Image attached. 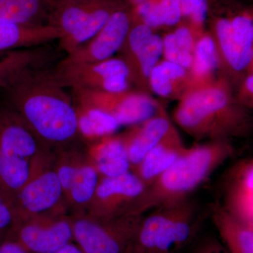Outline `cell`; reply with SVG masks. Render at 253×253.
<instances>
[{"instance_id":"1","label":"cell","mask_w":253,"mask_h":253,"mask_svg":"<svg viewBox=\"0 0 253 253\" xmlns=\"http://www.w3.org/2000/svg\"><path fill=\"white\" fill-rule=\"evenodd\" d=\"M53 66L28 70L2 91L4 104L47 151H63L75 146L83 136L72 96L55 81Z\"/></svg>"},{"instance_id":"2","label":"cell","mask_w":253,"mask_h":253,"mask_svg":"<svg viewBox=\"0 0 253 253\" xmlns=\"http://www.w3.org/2000/svg\"><path fill=\"white\" fill-rule=\"evenodd\" d=\"M173 121L196 141L246 137L253 125L250 110L236 101L232 83L224 76L186 92L174 109Z\"/></svg>"},{"instance_id":"3","label":"cell","mask_w":253,"mask_h":253,"mask_svg":"<svg viewBox=\"0 0 253 253\" xmlns=\"http://www.w3.org/2000/svg\"><path fill=\"white\" fill-rule=\"evenodd\" d=\"M236 154L229 140L195 144L148 187L136 204L134 214L174 204L191 196L217 168Z\"/></svg>"},{"instance_id":"4","label":"cell","mask_w":253,"mask_h":253,"mask_svg":"<svg viewBox=\"0 0 253 253\" xmlns=\"http://www.w3.org/2000/svg\"><path fill=\"white\" fill-rule=\"evenodd\" d=\"M143 216L130 253H176L194 241L210 208H202L191 196L152 209Z\"/></svg>"},{"instance_id":"5","label":"cell","mask_w":253,"mask_h":253,"mask_svg":"<svg viewBox=\"0 0 253 253\" xmlns=\"http://www.w3.org/2000/svg\"><path fill=\"white\" fill-rule=\"evenodd\" d=\"M47 151L14 110L0 106V195L10 206Z\"/></svg>"},{"instance_id":"6","label":"cell","mask_w":253,"mask_h":253,"mask_svg":"<svg viewBox=\"0 0 253 253\" xmlns=\"http://www.w3.org/2000/svg\"><path fill=\"white\" fill-rule=\"evenodd\" d=\"M127 6L125 0H59L53 2L48 25L61 31L59 47L67 55L95 36L113 13Z\"/></svg>"},{"instance_id":"7","label":"cell","mask_w":253,"mask_h":253,"mask_svg":"<svg viewBox=\"0 0 253 253\" xmlns=\"http://www.w3.org/2000/svg\"><path fill=\"white\" fill-rule=\"evenodd\" d=\"M211 27L221 68L239 78L253 71V9L239 8L222 15H213Z\"/></svg>"},{"instance_id":"8","label":"cell","mask_w":253,"mask_h":253,"mask_svg":"<svg viewBox=\"0 0 253 253\" xmlns=\"http://www.w3.org/2000/svg\"><path fill=\"white\" fill-rule=\"evenodd\" d=\"M144 214L99 217L83 214L71 219L73 241L83 253H130Z\"/></svg>"},{"instance_id":"9","label":"cell","mask_w":253,"mask_h":253,"mask_svg":"<svg viewBox=\"0 0 253 253\" xmlns=\"http://www.w3.org/2000/svg\"><path fill=\"white\" fill-rule=\"evenodd\" d=\"M51 71L58 84L66 89L121 92L132 85L127 65L120 56L96 63H71L63 59Z\"/></svg>"},{"instance_id":"10","label":"cell","mask_w":253,"mask_h":253,"mask_svg":"<svg viewBox=\"0 0 253 253\" xmlns=\"http://www.w3.org/2000/svg\"><path fill=\"white\" fill-rule=\"evenodd\" d=\"M75 106L99 110L114 118L120 126H134L152 117L162 104L140 90L121 92L71 89Z\"/></svg>"},{"instance_id":"11","label":"cell","mask_w":253,"mask_h":253,"mask_svg":"<svg viewBox=\"0 0 253 253\" xmlns=\"http://www.w3.org/2000/svg\"><path fill=\"white\" fill-rule=\"evenodd\" d=\"M146 186L129 171L116 176H100L97 188L86 213L99 217L134 214L136 204Z\"/></svg>"},{"instance_id":"12","label":"cell","mask_w":253,"mask_h":253,"mask_svg":"<svg viewBox=\"0 0 253 253\" xmlns=\"http://www.w3.org/2000/svg\"><path fill=\"white\" fill-rule=\"evenodd\" d=\"M6 239L14 240L29 253H48L73 242L70 219L43 216L14 221L6 233Z\"/></svg>"},{"instance_id":"13","label":"cell","mask_w":253,"mask_h":253,"mask_svg":"<svg viewBox=\"0 0 253 253\" xmlns=\"http://www.w3.org/2000/svg\"><path fill=\"white\" fill-rule=\"evenodd\" d=\"M217 201L241 222L253 228V159L236 161L224 172L218 186Z\"/></svg>"},{"instance_id":"14","label":"cell","mask_w":253,"mask_h":253,"mask_svg":"<svg viewBox=\"0 0 253 253\" xmlns=\"http://www.w3.org/2000/svg\"><path fill=\"white\" fill-rule=\"evenodd\" d=\"M63 199L62 186L56 170L40 169L18 191L11 203L14 221L43 217Z\"/></svg>"},{"instance_id":"15","label":"cell","mask_w":253,"mask_h":253,"mask_svg":"<svg viewBox=\"0 0 253 253\" xmlns=\"http://www.w3.org/2000/svg\"><path fill=\"white\" fill-rule=\"evenodd\" d=\"M132 24L130 6L118 10L95 36L63 59L71 63H96L114 57L124 44Z\"/></svg>"},{"instance_id":"16","label":"cell","mask_w":253,"mask_h":253,"mask_svg":"<svg viewBox=\"0 0 253 253\" xmlns=\"http://www.w3.org/2000/svg\"><path fill=\"white\" fill-rule=\"evenodd\" d=\"M174 126L172 119L162 105L152 117L131 126L129 130L121 134L130 163V170Z\"/></svg>"},{"instance_id":"17","label":"cell","mask_w":253,"mask_h":253,"mask_svg":"<svg viewBox=\"0 0 253 253\" xmlns=\"http://www.w3.org/2000/svg\"><path fill=\"white\" fill-rule=\"evenodd\" d=\"M54 169L62 186L63 197L70 204L86 210L94 197L101 176L89 160L82 164L59 163Z\"/></svg>"},{"instance_id":"18","label":"cell","mask_w":253,"mask_h":253,"mask_svg":"<svg viewBox=\"0 0 253 253\" xmlns=\"http://www.w3.org/2000/svg\"><path fill=\"white\" fill-rule=\"evenodd\" d=\"M185 147L175 126L148 153L131 172L148 187L186 152Z\"/></svg>"},{"instance_id":"19","label":"cell","mask_w":253,"mask_h":253,"mask_svg":"<svg viewBox=\"0 0 253 253\" xmlns=\"http://www.w3.org/2000/svg\"><path fill=\"white\" fill-rule=\"evenodd\" d=\"M54 49L41 45L5 51L0 58V89H4L12 82L28 70L56 64Z\"/></svg>"},{"instance_id":"20","label":"cell","mask_w":253,"mask_h":253,"mask_svg":"<svg viewBox=\"0 0 253 253\" xmlns=\"http://www.w3.org/2000/svg\"><path fill=\"white\" fill-rule=\"evenodd\" d=\"M220 68V59L215 42L211 33L206 31L196 41L192 62L188 70L187 91L212 84L219 77L217 75Z\"/></svg>"},{"instance_id":"21","label":"cell","mask_w":253,"mask_h":253,"mask_svg":"<svg viewBox=\"0 0 253 253\" xmlns=\"http://www.w3.org/2000/svg\"><path fill=\"white\" fill-rule=\"evenodd\" d=\"M61 31L53 26H28L0 21V53L26 49L59 41Z\"/></svg>"},{"instance_id":"22","label":"cell","mask_w":253,"mask_h":253,"mask_svg":"<svg viewBox=\"0 0 253 253\" xmlns=\"http://www.w3.org/2000/svg\"><path fill=\"white\" fill-rule=\"evenodd\" d=\"M209 208L210 216L228 252L253 253V228L226 212L217 200Z\"/></svg>"},{"instance_id":"23","label":"cell","mask_w":253,"mask_h":253,"mask_svg":"<svg viewBox=\"0 0 253 253\" xmlns=\"http://www.w3.org/2000/svg\"><path fill=\"white\" fill-rule=\"evenodd\" d=\"M89 161L101 176H116L130 171V163L122 135L104 136L94 141Z\"/></svg>"},{"instance_id":"24","label":"cell","mask_w":253,"mask_h":253,"mask_svg":"<svg viewBox=\"0 0 253 253\" xmlns=\"http://www.w3.org/2000/svg\"><path fill=\"white\" fill-rule=\"evenodd\" d=\"M150 91L164 99H179L189 88L188 71L179 65L161 60L149 78Z\"/></svg>"},{"instance_id":"25","label":"cell","mask_w":253,"mask_h":253,"mask_svg":"<svg viewBox=\"0 0 253 253\" xmlns=\"http://www.w3.org/2000/svg\"><path fill=\"white\" fill-rule=\"evenodd\" d=\"M133 23H143L154 31L176 27L182 22L178 0H147L130 7Z\"/></svg>"},{"instance_id":"26","label":"cell","mask_w":253,"mask_h":253,"mask_svg":"<svg viewBox=\"0 0 253 253\" xmlns=\"http://www.w3.org/2000/svg\"><path fill=\"white\" fill-rule=\"evenodd\" d=\"M53 0H0V21L28 26H47Z\"/></svg>"},{"instance_id":"27","label":"cell","mask_w":253,"mask_h":253,"mask_svg":"<svg viewBox=\"0 0 253 253\" xmlns=\"http://www.w3.org/2000/svg\"><path fill=\"white\" fill-rule=\"evenodd\" d=\"M163 37L154 33L140 49L127 57L122 58L130 73L131 84L149 94V78L156 65L163 56Z\"/></svg>"},{"instance_id":"28","label":"cell","mask_w":253,"mask_h":253,"mask_svg":"<svg viewBox=\"0 0 253 253\" xmlns=\"http://www.w3.org/2000/svg\"><path fill=\"white\" fill-rule=\"evenodd\" d=\"M196 42L187 23H179L163 37V60L179 65L188 71L192 62Z\"/></svg>"},{"instance_id":"29","label":"cell","mask_w":253,"mask_h":253,"mask_svg":"<svg viewBox=\"0 0 253 253\" xmlns=\"http://www.w3.org/2000/svg\"><path fill=\"white\" fill-rule=\"evenodd\" d=\"M75 107L83 138L96 141L104 136L114 134L121 126L114 118L99 110L85 106Z\"/></svg>"},{"instance_id":"30","label":"cell","mask_w":253,"mask_h":253,"mask_svg":"<svg viewBox=\"0 0 253 253\" xmlns=\"http://www.w3.org/2000/svg\"><path fill=\"white\" fill-rule=\"evenodd\" d=\"M208 0L189 1V14L186 23L189 26L196 41L206 31L205 28L208 16Z\"/></svg>"},{"instance_id":"31","label":"cell","mask_w":253,"mask_h":253,"mask_svg":"<svg viewBox=\"0 0 253 253\" xmlns=\"http://www.w3.org/2000/svg\"><path fill=\"white\" fill-rule=\"evenodd\" d=\"M235 99L240 104L251 110L253 107V71L246 73L240 81Z\"/></svg>"},{"instance_id":"32","label":"cell","mask_w":253,"mask_h":253,"mask_svg":"<svg viewBox=\"0 0 253 253\" xmlns=\"http://www.w3.org/2000/svg\"><path fill=\"white\" fill-rule=\"evenodd\" d=\"M190 253H229L220 240L213 236H205L198 240Z\"/></svg>"},{"instance_id":"33","label":"cell","mask_w":253,"mask_h":253,"mask_svg":"<svg viewBox=\"0 0 253 253\" xmlns=\"http://www.w3.org/2000/svg\"><path fill=\"white\" fill-rule=\"evenodd\" d=\"M14 221V212L11 206L0 195V233H7Z\"/></svg>"},{"instance_id":"34","label":"cell","mask_w":253,"mask_h":253,"mask_svg":"<svg viewBox=\"0 0 253 253\" xmlns=\"http://www.w3.org/2000/svg\"><path fill=\"white\" fill-rule=\"evenodd\" d=\"M0 253H29L14 240L6 239L0 246Z\"/></svg>"},{"instance_id":"35","label":"cell","mask_w":253,"mask_h":253,"mask_svg":"<svg viewBox=\"0 0 253 253\" xmlns=\"http://www.w3.org/2000/svg\"><path fill=\"white\" fill-rule=\"evenodd\" d=\"M48 253H83L77 245L73 244V242L65 245L63 247L53 252Z\"/></svg>"},{"instance_id":"36","label":"cell","mask_w":253,"mask_h":253,"mask_svg":"<svg viewBox=\"0 0 253 253\" xmlns=\"http://www.w3.org/2000/svg\"><path fill=\"white\" fill-rule=\"evenodd\" d=\"M189 0H178L180 6L181 15H182V22L186 23L189 14Z\"/></svg>"},{"instance_id":"37","label":"cell","mask_w":253,"mask_h":253,"mask_svg":"<svg viewBox=\"0 0 253 253\" xmlns=\"http://www.w3.org/2000/svg\"><path fill=\"white\" fill-rule=\"evenodd\" d=\"M125 1H126V4L129 5L130 7H133V6H137V5L144 2V1H147V0H125Z\"/></svg>"},{"instance_id":"38","label":"cell","mask_w":253,"mask_h":253,"mask_svg":"<svg viewBox=\"0 0 253 253\" xmlns=\"http://www.w3.org/2000/svg\"><path fill=\"white\" fill-rule=\"evenodd\" d=\"M6 233H0V246L2 244L3 241H4L5 238H6Z\"/></svg>"},{"instance_id":"39","label":"cell","mask_w":253,"mask_h":253,"mask_svg":"<svg viewBox=\"0 0 253 253\" xmlns=\"http://www.w3.org/2000/svg\"><path fill=\"white\" fill-rule=\"evenodd\" d=\"M59 1V0H53V2H54V1Z\"/></svg>"}]
</instances>
